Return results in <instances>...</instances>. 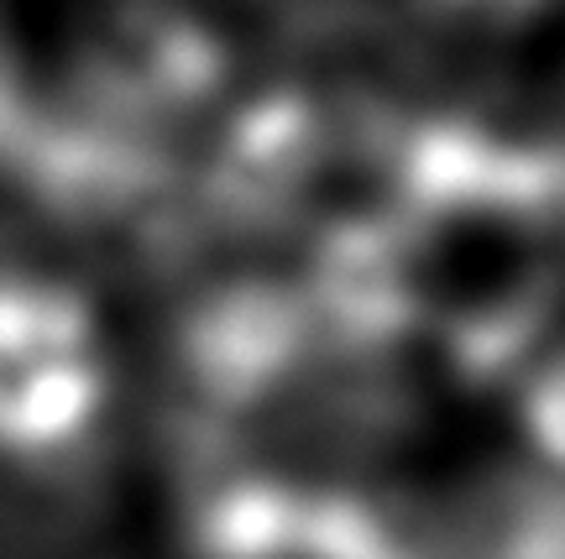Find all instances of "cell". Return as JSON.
Listing matches in <instances>:
<instances>
[{
    "instance_id": "1",
    "label": "cell",
    "mask_w": 565,
    "mask_h": 559,
    "mask_svg": "<svg viewBox=\"0 0 565 559\" xmlns=\"http://www.w3.org/2000/svg\"><path fill=\"white\" fill-rule=\"evenodd\" d=\"M435 11H450V17H471V21H519L529 17L540 0H424Z\"/></svg>"
}]
</instances>
